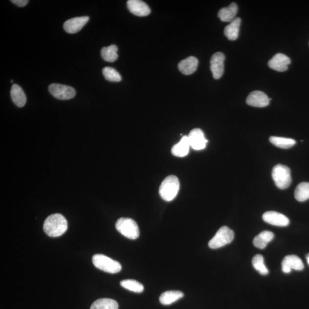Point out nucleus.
<instances>
[{"instance_id": "1", "label": "nucleus", "mask_w": 309, "mask_h": 309, "mask_svg": "<svg viewBox=\"0 0 309 309\" xmlns=\"http://www.w3.org/2000/svg\"><path fill=\"white\" fill-rule=\"evenodd\" d=\"M43 229L49 237H58L67 230L68 222L61 214H52L45 219Z\"/></svg>"}, {"instance_id": "2", "label": "nucleus", "mask_w": 309, "mask_h": 309, "mask_svg": "<svg viewBox=\"0 0 309 309\" xmlns=\"http://www.w3.org/2000/svg\"><path fill=\"white\" fill-rule=\"evenodd\" d=\"M180 187L178 178L175 175H169L162 182L159 188V194L165 201H171L177 197Z\"/></svg>"}, {"instance_id": "3", "label": "nucleus", "mask_w": 309, "mask_h": 309, "mask_svg": "<svg viewBox=\"0 0 309 309\" xmlns=\"http://www.w3.org/2000/svg\"><path fill=\"white\" fill-rule=\"evenodd\" d=\"M115 227L120 233L128 239H137L140 235L138 225L132 219L121 218L116 223Z\"/></svg>"}, {"instance_id": "4", "label": "nucleus", "mask_w": 309, "mask_h": 309, "mask_svg": "<svg viewBox=\"0 0 309 309\" xmlns=\"http://www.w3.org/2000/svg\"><path fill=\"white\" fill-rule=\"evenodd\" d=\"M92 262L96 268L108 273H118L122 270V265L119 262L104 255H94L92 257Z\"/></svg>"}, {"instance_id": "5", "label": "nucleus", "mask_w": 309, "mask_h": 309, "mask_svg": "<svg viewBox=\"0 0 309 309\" xmlns=\"http://www.w3.org/2000/svg\"><path fill=\"white\" fill-rule=\"evenodd\" d=\"M272 177L275 185L281 190L288 188L291 184L290 169L284 165H275L272 169Z\"/></svg>"}, {"instance_id": "6", "label": "nucleus", "mask_w": 309, "mask_h": 309, "mask_svg": "<svg viewBox=\"0 0 309 309\" xmlns=\"http://www.w3.org/2000/svg\"><path fill=\"white\" fill-rule=\"evenodd\" d=\"M234 238V231L227 227H223L208 242V247L212 249L221 248L230 244Z\"/></svg>"}, {"instance_id": "7", "label": "nucleus", "mask_w": 309, "mask_h": 309, "mask_svg": "<svg viewBox=\"0 0 309 309\" xmlns=\"http://www.w3.org/2000/svg\"><path fill=\"white\" fill-rule=\"evenodd\" d=\"M48 89L54 97L63 101L74 98L76 95L75 89L70 86L52 84L49 86Z\"/></svg>"}, {"instance_id": "8", "label": "nucleus", "mask_w": 309, "mask_h": 309, "mask_svg": "<svg viewBox=\"0 0 309 309\" xmlns=\"http://www.w3.org/2000/svg\"><path fill=\"white\" fill-rule=\"evenodd\" d=\"M188 138L191 147L195 150L205 149L208 142L205 137L204 132L199 128L192 129L188 135Z\"/></svg>"}, {"instance_id": "9", "label": "nucleus", "mask_w": 309, "mask_h": 309, "mask_svg": "<svg viewBox=\"0 0 309 309\" xmlns=\"http://www.w3.org/2000/svg\"><path fill=\"white\" fill-rule=\"evenodd\" d=\"M225 56L222 52L215 53L212 56L210 69L215 79H220L224 72Z\"/></svg>"}, {"instance_id": "10", "label": "nucleus", "mask_w": 309, "mask_h": 309, "mask_svg": "<svg viewBox=\"0 0 309 309\" xmlns=\"http://www.w3.org/2000/svg\"><path fill=\"white\" fill-rule=\"evenodd\" d=\"M264 221L268 224L279 227H286L289 225V219L284 214L276 211H268L262 216Z\"/></svg>"}, {"instance_id": "11", "label": "nucleus", "mask_w": 309, "mask_h": 309, "mask_svg": "<svg viewBox=\"0 0 309 309\" xmlns=\"http://www.w3.org/2000/svg\"><path fill=\"white\" fill-rule=\"evenodd\" d=\"M271 99H269L267 94L260 91L252 92L247 99V104L252 107H265L269 104Z\"/></svg>"}, {"instance_id": "12", "label": "nucleus", "mask_w": 309, "mask_h": 309, "mask_svg": "<svg viewBox=\"0 0 309 309\" xmlns=\"http://www.w3.org/2000/svg\"><path fill=\"white\" fill-rule=\"evenodd\" d=\"M89 18L88 16L78 17L68 20L64 24V29L65 32L74 34L79 32L84 27L89 21Z\"/></svg>"}, {"instance_id": "13", "label": "nucleus", "mask_w": 309, "mask_h": 309, "mask_svg": "<svg viewBox=\"0 0 309 309\" xmlns=\"http://www.w3.org/2000/svg\"><path fill=\"white\" fill-rule=\"evenodd\" d=\"M127 5L129 12L133 15L144 17L150 14L151 10L148 5L141 0H129Z\"/></svg>"}, {"instance_id": "14", "label": "nucleus", "mask_w": 309, "mask_h": 309, "mask_svg": "<svg viewBox=\"0 0 309 309\" xmlns=\"http://www.w3.org/2000/svg\"><path fill=\"white\" fill-rule=\"evenodd\" d=\"M291 63L290 58L282 54L275 55L268 62L269 67L279 72L288 70V65Z\"/></svg>"}, {"instance_id": "15", "label": "nucleus", "mask_w": 309, "mask_h": 309, "mask_svg": "<svg viewBox=\"0 0 309 309\" xmlns=\"http://www.w3.org/2000/svg\"><path fill=\"white\" fill-rule=\"evenodd\" d=\"M198 63L197 58L190 56L179 63L178 69L183 74L190 75L197 71Z\"/></svg>"}, {"instance_id": "16", "label": "nucleus", "mask_w": 309, "mask_h": 309, "mask_svg": "<svg viewBox=\"0 0 309 309\" xmlns=\"http://www.w3.org/2000/svg\"><path fill=\"white\" fill-rule=\"evenodd\" d=\"M190 147L188 136H183L181 141L172 148V154L177 157H185L188 155Z\"/></svg>"}, {"instance_id": "17", "label": "nucleus", "mask_w": 309, "mask_h": 309, "mask_svg": "<svg viewBox=\"0 0 309 309\" xmlns=\"http://www.w3.org/2000/svg\"><path fill=\"white\" fill-rule=\"evenodd\" d=\"M238 6L235 3H231L228 6L222 8L218 12V18L223 22H231L235 19L238 12Z\"/></svg>"}, {"instance_id": "18", "label": "nucleus", "mask_w": 309, "mask_h": 309, "mask_svg": "<svg viewBox=\"0 0 309 309\" xmlns=\"http://www.w3.org/2000/svg\"><path fill=\"white\" fill-rule=\"evenodd\" d=\"M11 96L12 101L19 107H22L26 104V97L23 89L18 84L12 85Z\"/></svg>"}, {"instance_id": "19", "label": "nucleus", "mask_w": 309, "mask_h": 309, "mask_svg": "<svg viewBox=\"0 0 309 309\" xmlns=\"http://www.w3.org/2000/svg\"><path fill=\"white\" fill-rule=\"evenodd\" d=\"M241 23V19L237 18L225 28V35L228 40L234 41L238 39Z\"/></svg>"}, {"instance_id": "20", "label": "nucleus", "mask_w": 309, "mask_h": 309, "mask_svg": "<svg viewBox=\"0 0 309 309\" xmlns=\"http://www.w3.org/2000/svg\"><path fill=\"white\" fill-rule=\"evenodd\" d=\"M274 238V234L269 231H264L254 238L253 244L256 247L264 249Z\"/></svg>"}, {"instance_id": "21", "label": "nucleus", "mask_w": 309, "mask_h": 309, "mask_svg": "<svg viewBox=\"0 0 309 309\" xmlns=\"http://www.w3.org/2000/svg\"><path fill=\"white\" fill-rule=\"evenodd\" d=\"M184 296V294L181 291H167L161 294L159 301L162 305H169L180 300Z\"/></svg>"}, {"instance_id": "22", "label": "nucleus", "mask_w": 309, "mask_h": 309, "mask_svg": "<svg viewBox=\"0 0 309 309\" xmlns=\"http://www.w3.org/2000/svg\"><path fill=\"white\" fill-rule=\"evenodd\" d=\"M282 266H287L295 270H303L304 265L300 258L296 255H290L285 257L282 262Z\"/></svg>"}, {"instance_id": "23", "label": "nucleus", "mask_w": 309, "mask_h": 309, "mask_svg": "<svg viewBox=\"0 0 309 309\" xmlns=\"http://www.w3.org/2000/svg\"><path fill=\"white\" fill-rule=\"evenodd\" d=\"M119 305L116 301L109 298H102L92 304L90 309H118Z\"/></svg>"}, {"instance_id": "24", "label": "nucleus", "mask_w": 309, "mask_h": 309, "mask_svg": "<svg viewBox=\"0 0 309 309\" xmlns=\"http://www.w3.org/2000/svg\"><path fill=\"white\" fill-rule=\"evenodd\" d=\"M118 46L115 45L103 48L101 50L102 57L106 62H114L118 59Z\"/></svg>"}, {"instance_id": "25", "label": "nucleus", "mask_w": 309, "mask_h": 309, "mask_svg": "<svg viewBox=\"0 0 309 309\" xmlns=\"http://www.w3.org/2000/svg\"><path fill=\"white\" fill-rule=\"evenodd\" d=\"M294 196L299 202H305L309 199V183L302 182L295 188Z\"/></svg>"}, {"instance_id": "26", "label": "nucleus", "mask_w": 309, "mask_h": 309, "mask_svg": "<svg viewBox=\"0 0 309 309\" xmlns=\"http://www.w3.org/2000/svg\"><path fill=\"white\" fill-rule=\"evenodd\" d=\"M269 140L272 144L282 149L290 148L296 144V142L294 139L277 137V136H271Z\"/></svg>"}, {"instance_id": "27", "label": "nucleus", "mask_w": 309, "mask_h": 309, "mask_svg": "<svg viewBox=\"0 0 309 309\" xmlns=\"http://www.w3.org/2000/svg\"><path fill=\"white\" fill-rule=\"evenodd\" d=\"M121 285L125 289L135 293H141L144 291V287L140 282L134 280H125L121 282Z\"/></svg>"}, {"instance_id": "28", "label": "nucleus", "mask_w": 309, "mask_h": 309, "mask_svg": "<svg viewBox=\"0 0 309 309\" xmlns=\"http://www.w3.org/2000/svg\"><path fill=\"white\" fill-rule=\"evenodd\" d=\"M252 266L261 275H267L268 270L264 264V258L263 256L258 254L254 256L252 260Z\"/></svg>"}, {"instance_id": "29", "label": "nucleus", "mask_w": 309, "mask_h": 309, "mask_svg": "<svg viewBox=\"0 0 309 309\" xmlns=\"http://www.w3.org/2000/svg\"><path fill=\"white\" fill-rule=\"evenodd\" d=\"M103 74L107 81L111 82H119L122 81V76L114 68L105 67L103 69Z\"/></svg>"}, {"instance_id": "30", "label": "nucleus", "mask_w": 309, "mask_h": 309, "mask_svg": "<svg viewBox=\"0 0 309 309\" xmlns=\"http://www.w3.org/2000/svg\"><path fill=\"white\" fill-rule=\"evenodd\" d=\"M11 2L19 7H24L28 4L29 1L28 0H12Z\"/></svg>"}, {"instance_id": "31", "label": "nucleus", "mask_w": 309, "mask_h": 309, "mask_svg": "<svg viewBox=\"0 0 309 309\" xmlns=\"http://www.w3.org/2000/svg\"><path fill=\"white\" fill-rule=\"evenodd\" d=\"M282 271L285 272V273H290L292 269L290 268L287 267V266H282Z\"/></svg>"}, {"instance_id": "32", "label": "nucleus", "mask_w": 309, "mask_h": 309, "mask_svg": "<svg viewBox=\"0 0 309 309\" xmlns=\"http://www.w3.org/2000/svg\"><path fill=\"white\" fill-rule=\"evenodd\" d=\"M307 259L308 261V263L309 265V254L307 255Z\"/></svg>"}, {"instance_id": "33", "label": "nucleus", "mask_w": 309, "mask_h": 309, "mask_svg": "<svg viewBox=\"0 0 309 309\" xmlns=\"http://www.w3.org/2000/svg\"><path fill=\"white\" fill-rule=\"evenodd\" d=\"M11 82H13V81H11Z\"/></svg>"}]
</instances>
